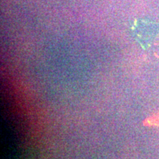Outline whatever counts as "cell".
<instances>
[{"label":"cell","mask_w":159,"mask_h":159,"mask_svg":"<svg viewBox=\"0 0 159 159\" xmlns=\"http://www.w3.org/2000/svg\"><path fill=\"white\" fill-rule=\"evenodd\" d=\"M145 125H150V126H158L159 127V113L158 114L151 116L145 121Z\"/></svg>","instance_id":"cell-1"}]
</instances>
